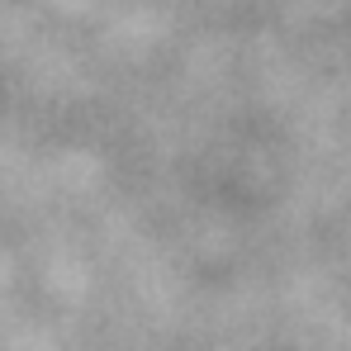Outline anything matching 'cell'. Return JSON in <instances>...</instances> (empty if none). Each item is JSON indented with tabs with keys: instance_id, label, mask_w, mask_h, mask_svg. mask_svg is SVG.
I'll use <instances>...</instances> for the list:
<instances>
[]
</instances>
